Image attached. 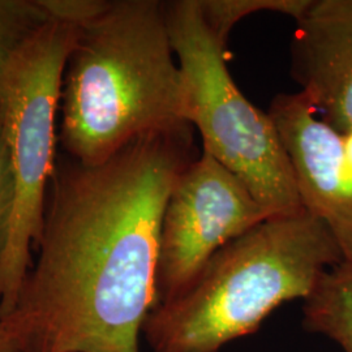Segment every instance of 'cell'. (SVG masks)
<instances>
[{
	"label": "cell",
	"mask_w": 352,
	"mask_h": 352,
	"mask_svg": "<svg viewBox=\"0 0 352 352\" xmlns=\"http://www.w3.org/2000/svg\"><path fill=\"white\" fill-rule=\"evenodd\" d=\"M199 154L193 126L135 140L104 164L56 166L37 258L12 312L21 352H141L157 305L164 209Z\"/></svg>",
	"instance_id": "1"
},
{
	"label": "cell",
	"mask_w": 352,
	"mask_h": 352,
	"mask_svg": "<svg viewBox=\"0 0 352 352\" xmlns=\"http://www.w3.org/2000/svg\"><path fill=\"white\" fill-rule=\"evenodd\" d=\"M175 58L164 1L109 0L64 68L58 135L71 160L104 164L135 140L188 124Z\"/></svg>",
	"instance_id": "2"
},
{
	"label": "cell",
	"mask_w": 352,
	"mask_h": 352,
	"mask_svg": "<svg viewBox=\"0 0 352 352\" xmlns=\"http://www.w3.org/2000/svg\"><path fill=\"white\" fill-rule=\"evenodd\" d=\"M343 256L308 212L269 218L214 254L179 296L151 311V352H219L254 333L283 302L305 300Z\"/></svg>",
	"instance_id": "3"
},
{
	"label": "cell",
	"mask_w": 352,
	"mask_h": 352,
	"mask_svg": "<svg viewBox=\"0 0 352 352\" xmlns=\"http://www.w3.org/2000/svg\"><path fill=\"white\" fill-rule=\"evenodd\" d=\"M164 11L183 78L184 118L199 131L202 151L238 176L270 218L304 212L277 126L230 75L226 43L206 23L200 0L164 1Z\"/></svg>",
	"instance_id": "4"
},
{
	"label": "cell",
	"mask_w": 352,
	"mask_h": 352,
	"mask_svg": "<svg viewBox=\"0 0 352 352\" xmlns=\"http://www.w3.org/2000/svg\"><path fill=\"white\" fill-rule=\"evenodd\" d=\"M80 28L50 20L0 78V126L10 151L13 206L0 258V318L10 315L32 266L55 173L63 74Z\"/></svg>",
	"instance_id": "5"
},
{
	"label": "cell",
	"mask_w": 352,
	"mask_h": 352,
	"mask_svg": "<svg viewBox=\"0 0 352 352\" xmlns=\"http://www.w3.org/2000/svg\"><path fill=\"white\" fill-rule=\"evenodd\" d=\"M269 218L238 176L201 151L176 179L164 209L157 305L175 299L217 252Z\"/></svg>",
	"instance_id": "6"
},
{
	"label": "cell",
	"mask_w": 352,
	"mask_h": 352,
	"mask_svg": "<svg viewBox=\"0 0 352 352\" xmlns=\"http://www.w3.org/2000/svg\"><path fill=\"white\" fill-rule=\"evenodd\" d=\"M269 115L287 153L305 212L321 221L352 263V162L344 140L302 93L278 94Z\"/></svg>",
	"instance_id": "7"
},
{
	"label": "cell",
	"mask_w": 352,
	"mask_h": 352,
	"mask_svg": "<svg viewBox=\"0 0 352 352\" xmlns=\"http://www.w3.org/2000/svg\"><path fill=\"white\" fill-rule=\"evenodd\" d=\"M291 72L318 118L352 133V0H314L296 21Z\"/></svg>",
	"instance_id": "8"
},
{
	"label": "cell",
	"mask_w": 352,
	"mask_h": 352,
	"mask_svg": "<svg viewBox=\"0 0 352 352\" xmlns=\"http://www.w3.org/2000/svg\"><path fill=\"white\" fill-rule=\"evenodd\" d=\"M302 327L352 352V263L327 270L302 302Z\"/></svg>",
	"instance_id": "9"
},
{
	"label": "cell",
	"mask_w": 352,
	"mask_h": 352,
	"mask_svg": "<svg viewBox=\"0 0 352 352\" xmlns=\"http://www.w3.org/2000/svg\"><path fill=\"white\" fill-rule=\"evenodd\" d=\"M50 20L41 0H0V78L14 55Z\"/></svg>",
	"instance_id": "10"
},
{
	"label": "cell",
	"mask_w": 352,
	"mask_h": 352,
	"mask_svg": "<svg viewBox=\"0 0 352 352\" xmlns=\"http://www.w3.org/2000/svg\"><path fill=\"white\" fill-rule=\"evenodd\" d=\"M312 3L314 0H200L206 23L225 43L235 24L252 13H283L298 21L309 11Z\"/></svg>",
	"instance_id": "11"
},
{
	"label": "cell",
	"mask_w": 352,
	"mask_h": 352,
	"mask_svg": "<svg viewBox=\"0 0 352 352\" xmlns=\"http://www.w3.org/2000/svg\"><path fill=\"white\" fill-rule=\"evenodd\" d=\"M109 0H41L51 20L84 28L106 8Z\"/></svg>",
	"instance_id": "12"
},
{
	"label": "cell",
	"mask_w": 352,
	"mask_h": 352,
	"mask_svg": "<svg viewBox=\"0 0 352 352\" xmlns=\"http://www.w3.org/2000/svg\"><path fill=\"white\" fill-rule=\"evenodd\" d=\"M12 206L13 179L10 151L0 126V258L8 239Z\"/></svg>",
	"instance_id": "13"
},
{
	"label": "cell",
	"mask_w": 352,
	"mask_h": 352,
	"mask_svg": "<svg viewBox=\"0 0 352 352\" xmlns=\"http://www.w3.org/2000/svg\"><path fill=\"white\" fill-rule=\"evenodd\" d=\"M0 352H21L19 338L6 320H0Z\"/></svg>",
	"instance_id": "14"
},
{
	"label": "cell",
	"mask_w": 352,
	"mask_h": 352,
	"mask_svg": "<svg viewBox=\"0 0 352 352\" xmlns=\"http://www.w3.org/2000/svg\"><path fill=\"white\" fill-rule=\"evenodd\" d=\"M343 140H344V146H346L347 155H349V158L352 162V133L351 135H347V136H343Z\"/></svg>",
	"instance_id": "15"
}]
</instances>
